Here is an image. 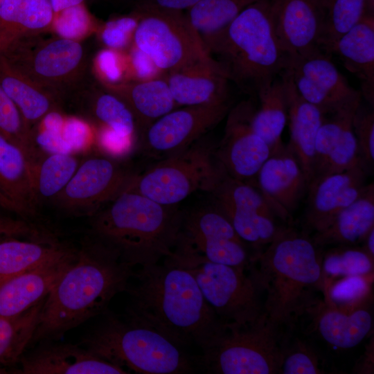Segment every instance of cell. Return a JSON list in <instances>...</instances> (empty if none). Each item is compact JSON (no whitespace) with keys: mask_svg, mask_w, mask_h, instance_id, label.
<instances>
[{"mask_svg":"<svg viewBox=\"0 0 374 374\" xmlns=\"http://www.w3.org/2000/svg\"><path fill=\"white\" fill-rule=\"evenodd\" d=\"M81 343L98 357L136 373L183 374L195 371V360L182 348L157 330L126 317L107 314Z\"/></svg>","mask_w":374,"mask_h":374,"instance_id":"obj_6","label":"cell"},{"mask_svg":"<svg viewBox=\"0 0 374 374\" xmlns=\"http://www.w3.org/2000/svg\"><path fill=\"white\" fill-rule=\"evenodd\" d=\"M274 30L287 57L322 50L323 14L319 0H271Z\"/></svg>","mask_w":374,"mask_h":374,"instance_id":"obj_19","label":"cell"},{"mask_svg":"<svg viewBox=\"0 0 374 374\" xmlns=\"http://www.w3.org/2000/svg\"><path fill=\"white\" fill-rule=\"evenodd\" d=\"M92 109L103 126L123 136H135L137 129L134 116L127 105L114 93L108 91L98 94Z\"/></svg>","mask_w":374,"mask_h":374,"instance_id":"obj_37","label":"cell"},{"mask_svg":"<svg viewBox=\"0 0 374 374\" xmlns=\"http://www.w3.org/2000/svg\"><path fill=\"white\" fill-rule=\"evenodd\" d=\"M75 249L52 235L40 239L4 240L0 242V283Z\"/></svg>","mask_w":374,"mask_h":374,"instance_id":"obj_28","label":"cell"},{"mask_svg":"<svg viewBox=\"0 0 374 374\" xmlns=\"http://www.w3.org/2000/svg\"><path fill=\"white\" fill-rule=\"evenodd\" d=\"M0 206L6 210L11 211L14 213H16L20 215L19 211L16 207V206L8 198H6L1 192H0Z\"/></svg>","mask_w":374,"mask_h":374,"instance_id":"obj_57","label":"cell"},{"mask_svg":"<svg viewBox=\"0 0 374 374\" xmlns=\"http://www.w3.org/2000/svg\"><path fill=\"white\" fill-rule=\"evenodd\" d=\"M280 76L288 102L290 138L287 146L299 161L309 185L313 176L316 136L324 114L301 97L285 73H282Z\"/></svg>","mask_w":374,"mask_h":374,"instance_id":"obj_23","label":"cell"},{"mask_svg":"<svg viewBox=\"0 0 374 374\" xmlns=\"http://www.w3.org/2000/svg\"><path fill=\"white\" fill-rule=\"evenodd\" d=\"M77 251L0 283V317H17L46 299L75 260Z\"/></svg>","mask_w":374,"mask_h":374,"instance_id":"obj_20","label":"cell"},{"mask_svg":"<svg viewBox=\"0 0 374 374\" xmlns=\"http://www.w3.org/2000/svg\"><path fill=\"white\" fill-rule=\"evenodd\" d=\"M95 141L106 156L119 159L132 152L136 139L123 136L109 127L101 125L95 134Z\"/></svg>","mask_w":374,"mask_h":374,"instance_id":"obj_46","label":"cell"},{"mask_svg":"<svg viewBox=\"0 0 374 374\" xmlns=\"http://www.w3.org/2000/svg\"><path fill=\"white\" fill-rule=\"evenodd\" d=\"M317 319V329L322 338L335 347L347 349L359 344L373 327V316L366 308L343 312L326 305Z\"/></svg>","mask_w":374,"mask_h":374,"instance_id":"obj_31","label":"cell"},{"mask_svg":"<svg viewBox=\"0 0 374 374\" xmlns=\"http://www.w3.org/2000/svg\"><path fill=\"white\" fill-rule=\"evenodd\" d=\"M256 105L243 100L227 114L223 138L217 145V156L227 175L248 182L256 179L271 149L255 132L252 116Z\"/></svg>","mask_w":374,"mask_h":374,"instance_id":"obj_16","label":"cell"},{"mask_svg":"<svg viewBox=\"0 0 374 374\" xmlns=\"http://www.w3.org/2000/svg\"><path fill=\"white\" fill-rule=\"evenodd\" d=\"M45 299L17 317H0V364H12L21 360L31 342Z\"/></svg>","mask_w":374,"mask_h":374,"instance_id":"obj_33","label":"cell"},{"mask_svg":"<svg viewBox=\"0 0 374 374\" xmlns=\"http://www.w3.org/2000/svg\"><path fill=\"white\" fill-rule=\"evenodd\" d=\"M93 24L91 15L82 3L55 13L51 26L58 37L78 41L91 32Z\"/></svg>","mask_w":374,"mask_h":374,"instance_id":"obj_41","label":"cell"},{"mask_svg":"<svg viewBox=\"0 0 374 374\" xmlns=\"http://www.w3.org/2000/svg\"><path fill=\"white\" fill-rule=\"evenodd\" d=\"M256 179V187L273 213L285 220L308 192L305 176L287 145L283 144L271 152Z\"/></svg>","mask_w":374,"mask_h":374,"instance_id":"obj_18","label":"cell"},{"mask_svg":"<svg viewBox=\"0 0 374 374\" xmlns=\"http://www.w3.org/2000/svg\"><path fill=\"white\" fill-rule=\"evenodd\" d=\"M374 228V186L367 184L361 195L340 211L312 238L318 246L350 245L364 240Z\"/></svg>","mask_w":374,"mask_h":374,"instance_id":"obj_27","label":"cell"},{"mask_svg":"<svg viewBox=\"0 0 374 374\" xmlns=\"http://www.w3.org/2000/svg\"><path fill=\"white\" fill-rule=\"evenodd\" d=\"M139 20V14L134 11L132 15L121 17L105 24L101 30V39L109 48H125L134 37Z\"/></svg>","mask_w":374,"mask_h":374,"instance_id":"obj_45","label":"cell"},{"mask_svg":"<svg viewBox=\"0 0 374 374\" xmlns=\"http://www.w3.org/2000/svg\"><path fill=\"white\" fill-rule=\"evenodd\" d=\"M177 241L213 262L245 268L249 265L247 244L213 203L184 211Z\"/></svg>","mask_w":374,"mask_h":374,"instance_id":"obj_13","label":"cell"},{"mask_svg":"<svg viewBox=\"0 0 374 374\" xmlns=\"http://www.w3.org/2000/svg\"><path fill=\"white\" fill-rule=\"evenodd\" d=\"M337 55L348 71L359 80L361 94L374 105V16L364 15L334 44Z\"/></svg>","mask_w":374,"mask_h":374,"instance_id":"obj_24","label":"cell"},{"mask_svg":"<svg viewBox=\"0 0 374 374\" xmlns=\"http://www.w3.org/2000/svg\"><path fill=\"white\" fill-rule=\"evenodd\" d=\"M366 240V250H364L373 259L374 256V228H373L365 239Z\"/></svg>","mask_w":374,"mask_h":374,"instance_id":"obj_55","label":"cell"},{"mask_svg":"<svg viewBox=\"0 0 374 374\" xmlns=\"http://www.w3.org/2000/svg\"><path fill=\"white\" fill-rule=\"evenodd\" d=\"M256 96L259 106L253 112L252 125L271 152L283 144L282 133L287 119V96L282 77L260 89Z\"/></svg>","mask_w":374,"mask_h":374,"instance_id":"obj_30","label":"cell"},{"mask_svg":"<svg viewBox=\"0 0 374 374\" xmlns=\"http://www.w3.org/2000/svg\"><path fill=\"white\" fill-rule=\"evenodd\" d=\"M204 44L229 81L251 96L279 77L287 61L274 30L271 0L250 4Z\"/></svg>","mask_w":374,"mask_h":374,"instance_id":"obj_5","label":"cell"},{"mask_svg":"<svg viewBox=\"0 0 374 374\" xmlns=\"http://www.w3.org/2000/svg\"><path fill=\"white\" fill-rule=\"evenodd\" d=\"M134 268L87 234L75 260L46 297L30 343L57 339L104 313L112 299L125 292Z\"/></svg>","mask_w":374,"mask_h":374,"instance_id":"obj_2","label":"cell"},{"mask_svg":"<svg viewBox=\"0 0 374 374\" xmlns=\"http://www.w3.org/2000/svg\"><path fill=\"white\" fill-rule=\"evenodd\" d=\"M183 213L127 190L89 217L88 234L134 267L151 265L172 254Z\"/></svg>","mask_w":374,"mask_h":374,"instance_id":"obj_4","label":"cell"},{"mask_svg":"<svg viewBox=\"0 0 374 374\" xmlns=\"http://www.w3.org/2000/svg\"><path fill=\"white\" fill-rule=\"evenodd\" d=\"M66 118L60 113L53 110L46 114L40 121V129L62 133Z\"/></svg>","mask_w":374,"mask_h":374,"instance_id":"obj_53","label":"cell"},{"mask_svg":"<svg viewBox=\"0 0 374 374\" xmlns=\"http://www.w3.org/2000/svg\"><path fill=\"white\" fill-rule=\"evenodd\" d=\"M368 169L359 161L350 168L313 180L308 188L305 222L317 233L356 200L367 184Z\"/></svg>","mask_w":374,"mask_h":374,"instance_id":"obj_17","label":"cell"},{"mask_svg":"<svg viewBox=\"0 0 374 374\" xmlns=\"http://www.w3.org/2000/svg\"><path fill=\"white\" fill-rule=\"evenodd\" d=\"M0 133L19 147L31 161L37 154L33 132L0 84Z\"/></svg>","mask_w":374,"mask_h":374,"instance_id":"obj_39","label":"cell"},{"mask_svg":"<svg viewBox=\"0 0 374 374\" xmlns=\"http://www.w3.org/2000/svg\"><path fill=\"white\" fill-rule=\"evenodd\" d=\"M0 84L15 104L28 127L54 109L53 96L15 69L0 53Z\"/></svg>","mask_w":374,"mask_h":374,"instance_id":"obj_29","label":"cell"},{"mask_svg":"<svg viewBox=\"0 0 374 374\" xmlns=\"http://www.w3.org/2000/svg\"><path fill=\"white\" fill-rule=\"evenodd\" d=\"M17 37L11 33L0 31V52L4 50Z\"/></svg>","mask_w":374,"mask_h":374,"instance_id":"obj_56","label":"cell"},{"mask_svg":"<svg viewBox=\"0 0 374 374\" xmlns=\"http://www.w3.org/2000/svg\"><path fill=\"white\" fill-rule=\"evenodd\" d=\"M130 60L132 71L139 80L158 78L156 75L160 71L144 53L134 46L130 52Z\"/></svg>","mask_w":374,"mask_h":374,"instance_id":"obj_51","label":"cell"},{"mask_svg":"<svg viewBox=\"0 0 374 374\" xmlns=\"http://www.w3.org/2000/svg\"><path fill=\"white\" fill-rule=\"evenodd\" d=\"M98 73L105 83H118L123 76V66L118 54L112 48L100 51L96 58Z\"/></svg>","mask_w":374,"mask_h":374,"instance_id":"obj_49","label":"cell"},{"mask_svg":"<svg viewBox=\"0 0 374 374\" xmlns=\"http://www.w3.org/2000/svg\"><path fill=\"white\" fill-rule=\"evenodd\" d=\"M128 284L126 318L148 326L178 346H202L221 321L205 301L192 274L165 258L140 267Z\"/></svg>","mask_w":374,"mask_h":374,"instance_id":"obj_1","label":"cell"},{"mask_svg":"<svg viewBox=\"0 0 374 374\" xmlns=\"http://www.w3.org/2000/svg\"><path fill=\"white\" fill-rule=\"evenodd\" d=\"M202 0H135V10L154 8L169 10H188Z\"/></svg>","mask_w":374,"mask_h":374,"instance_id":"obj_52","label":"cell"},{"mask_svg":"<svg viewBox=\"0 0 374 374\" xmlns=\"http://www.w3.org/2000/svg\"><path fill=\"white\" fill-rule=\"evenodd\" d=\"M134 11L139 14L133 37L134 46L160 71L170 73L212 59L183 11L154 8Z\"/></svg>","mask_w":374,"mask_h":374,"instance_id":"obj_10","label":"cell"},{"mask_svg":"<svg viewBox=\"0 0 374 374\" xmlns=\"http://www.w3.org/2000/svg\"><path fill=\"white\" fill-rule=\"evenodd\" d=\"M319 360L315 353L304 344L298 343L287 349L285 345L279 374L322 373Z\"/></svg>","mask_w":374,"mask_h":374,"instance_id":"obj_44","label":"cell"},{"mask_svg":"<svg viewBox=\"0 0 374 374\" xmlns=\"http://www.w3.org/2000/svg\"><path fill=\"white\" fill-rule=\"evenodd\" d=\"M6 373L7 372H6L5 369L0 368V373Z\"/></svg>","mask_w":374,"mask_h":374,"instance_id":"obj_59","label":"cell"},{"mask_svg":"<svg viewBox=\"0 0 374 374\" xmlns=\"http://www.w3.org/2000/svg\"><path fill=\"white\" fill-rule=\"evenodd\" d=\"M55 13L72 6L82 3L84 0H49Z\"/></svg>","mask_w":374,"mask_h":374,"instance_id":"obj_54","label":"cell"},{"mask_svg":"<svg viewBox=\"0 0 374 374\" xmlns=\"http://www.w3.org/2000/svg\"><path fill=\"white\" fill-rule=\"evenodd\" d=\"M307 235L278 228L265 248L250 256L247 270L260 289L265 312L283 328L310 312L323 291V256Z\"/></svg>","mask_w":374,"mask_h":374,"instance_id":"obj_3","label":"cell"},{"mask_svg":"<svg viewBox=\"0 0 374 374\" xmlns=\"http://www.w3.org/2000/svg\"><path fill=\"white\" fill-rule=\"evenodd\" d=\"M364 15L374 16V0H364Z\"/></svg>","mask_w":374,"mask_h":374,"instance_id":"obj_58","label":"cell"},{"mask_svg":"<svg viewBox=\"0 0 374 374\" xmlns=\"http://www.w3.org/2000/svg\"><path fill=\"white\" fill-rule=\"evenodd\" d=\"M132 112L140 134L154 121L179 107L166 78H155L127 83H104Z\"/></svg>","mask_w":374,"mask_h":374,"instance_id":"obj_26","label":"cell"},{"mask_svg":"<svg viewBox=\"0 0 374 374\" xmlns=\"http://www.w3.org/2000/svg\"><path fill=\"white\" fill-rule=\"evenodd\" d=\"M0 53L15 69L50 93L53 87L75 75L84 55L78 41L58 37L39 42L25 34Z\"/></svg>","mask_w":374,"mask_h":374,"instance_id":"obj_12","label":"cell"},{"mask_svg":"<svg viewBox=\"0 0 374 374\" xmlns=\"http://www.w3.org/2000/svg\"><path fill=\"white\" fill-rule=\"evenodd\" d=\"M323 14L321 48L331 55L336 42L364 16V0H319Z\"/></svg>","mask_w":374,"mask_h":374,"instance_id":"obj_35","label":"cell"},{"mask_svg":"<svg viewBox=\"0 0 374 374\" xmlns=\"http://www.w3.org/2000/svg\"><path fill=\"white\" fill-rule=\"evenodd\" d=\"M330 57L323 50L287 57L283 71L291 79L301 97L324 114L362 96L359 91L350 85Z\"/></svg>","mask_w":374,"mask_h":374,"instance_id":"obj_15","label":"cell"},{"mask_svg":"<svg viewBox=\"0 0 374 374\" xmlns=\"http://www.w3.org/2000/svg\"><path fill=\"white\" fill-rule=\"evenodd\" d=\"M33 141L36 148L37 145L44 152L73 154L62 133L39 129L37 134H33Z\"/></svg>","mask_w":374,"mask_h":374,"instance_id":"obj_50","label":"cell"},{"mask_svg":"<svg viewBox=\"0 0 374 374\" xmlns=\"http://www.w3.org/2000/svg\"><path fill=\"white\" fill-rule=\"evenodd\" d=\"M353 130L359 158L369 170L374 161V112L371 106L359 104L353 118Z\"/></svg>","mask_w":374,"mask_h":374,"instance_id":"obj_42","label":"cell"},{"mask_svg":"<svg viewBox=\"0 0 374 374\" xmlns=\"http://www.w3.org/2000/svg\"><path fill=\"white\" fill-rule=\"evenodd\" d=\"M62 134L73 153L85 151L95 141L91 127L75 117L66 118Z\"/></svg>","mask_w":374,"mask_h":374,"instance_id":"obj_47","label":"cell"},{"mask_svg":"<svg viewBox=\"0 0 374 374\" xmlns=\"http://www.w3.org/2000/svg\"><path fill=\"white\" fill-rule=\"evenodd\" d=\"M217 145L205 135L136 175L127 190L164 205H179L196 192L211 193L228 175L217 156Z\"/></svg>","mask_w":374,"mask_h":374,"instance_id":"obj_8","label":"cell"},{"mask_svg":"<svg viewBox=\"0 0 374 374\" xmlns=\"http://www.w3.org/2000/svg\"><path fill=\"white\" fill-rule=\"evenodd\" d=\"M24 374H125L114 364L79 345L48 344L21 358Z\"/></svg>","mask_w":374,"mask_h":374,"instance_id":"obj_21","label":"cell"},{"mask_svg":"<svg viewBox=\"0 0 374 374\" xmlns=\"http://www.w3.org/2000/svg\"><path fill=\"white\" fill-rule=\"evenodd\" d=\"M50 235L30 221L24 219L16 220L0 215V242L18 237L40 239Z\"/></svg>","mask_w":374,"mask_h":374,"instance_id":"obj_48","label":"cell"},{"mask_svg":"<svg viewBox=\"0 0 374 374\" xmlns=\"http://www.w3.org/2000/svg\"><path fill=\"white\" fill-rule=\"evenodd\" d=\"M80 162L73 154L46 153L39 150L31 161L38 204L52 201L72 178Z\"/></svg>","mask_w":374,"mask_h":374,"instance_id":"obj_32","label":"cell"},{"mask_svg":"<svg viewBox=\"0 0 374 374\" xmlns=\"http://www.w3.org/2000/svg\"><path fill=\"white\" fill-rule=\"evenodd\" d=\"M166 79L178 106L231 103L230 81L213 58L168 73Z\"/></svg>","mask_w":374,"mask_h":374,"instance_id":"obj_22","label":"cell"},{"mask_svg":"<svg viewBox=\"0 0 374 374\" xmlns=\"http://www.w3.org/2000/svg\"><path fill=\"white\" fill-rule=\"evenodd\" d=\"M364 276H345L334 283H324L326 305L343 312L360 308L371 292L370 283Z\"/></svg>","mask_w":374,"mask_h":374,"instance_id":"obj_38","label":"cell"},{"mask_svg":"<svg viewBox=\"0 0 374 374\" xmlns=\"http://www.w3.org/2000/svg\"><path fill=\"white\" fill-rule=\"evenodd\" d=\"M55 12L49 0H21L17 28L21 35L44 29L51 25Z\"/></svg>","mask_w":374,"mask_h":374,"instance_id":"obj_43","label":"cell"},{"mask_svg":"<svg viewBox=\"0 0 374 374\" xmlns=\"http://www.w3.org/2000/svg\"><path fill=\"white\" fill-rule=\"evenodd\" d=\"M258 0H202L186 16L203 42L225 28L250 4Z\"/></svg>","mask_w":374,"mask_h":374,"instance_id":"obj_34","label":"cell"},{"mask_svg":"<svg viewBox=\"0 0 374 374\" xmlns=\"http://www.w3.org/2000/svg\"><path fill=\"white\" fill-rule=\"evenodd\" d=\"M231 109V103L175 109L151 123L141 134V143L148 154L161 159L171 156L204 136Z\"/></svg>","mask_w":374,"mask_h":374,"instance_id":"obj_14","label":"cell"},{"mask_svg":"<svg viewBox=\"0 0 374 374\" xmlns=\"http://www.w3.org/2000/svg\"><path fill=\"white\" fill-rule=\"evenodd\" d=\"M166 258L192 274L221 321L249 323L265 312L262 293L247 268L211 262L179 242Z\"/></svg>","mask_w":374,"mask_h":374,"instance_id":"obj_9","label":"cell"},{"mask_svg":"<svg viewBox=\"0 0 374 374\" xmlns=\"http://www.w3.org/2000/svg\"><path fill=\"white\" fill-rule=\"evenodd\" d=\"M282 332L265 312L249 323L222 322L195 364L209 373H278L286 345Z\"/></svg>","mask_w":374,"mask_h":374,"instance_id":"obj_7","label":"cell"},{"mask_svg":"<svg viewBox=\"0 0 374 374\" xmlns=\"http://www.w3.org/2000/svg\"><path fill=\"white\" fill-rule=\"evenodd\" d=\"M136 175L118 159L92 157L80 162L72 178L52 201L69 215L91 217L127 190Z\"/></svg>","mask_w":374,"mask_h":374,"instance_id":"obj_11","label":"cell"},{"mask_svg":"<svg viewBox=\"0 0 374 374\" xmlns=\"http://www.w3.org/2000/svg\"><path fill=\"white\" fill-rule=\"evenodd\" d=\"M373 259L364 251L357 249H338L323 256V278L366 276L373 270Z\"/></svg>","mask_w":374,"mask_h":374,"instance_id":"obj_40","label":"cell"},{"mask_svg":"<svg viewBox=\"0 0 374 374\" xmlns=\"http://www.w3.org/2000/svg\"><path fill=\"white\" fill-rule=\"evenodd\" d=\"M5 0H0V6Z\"/></svg>","mask_w":374,"mask_h":374,"instance_id":"obj_60","label":"cell"},{"mask_svg":"<svg viewBox=\"0 0 374 374\" xmlns=\"http://www.w3.org/2000/svg\"><path fill=\"white\" fill-rule=\"evenodd\" d=\"M0 192L30 221L37 215L31 161L17 145L0 133Z\"/></svg>","mask_w":374,"mask_h":374,"instance_id":"obj_25","label":"cell"},{"mask_svg":"<svg viewBox=\"0 0 374 374\" xmlns=\"http://www.w3.org/2000/svg\"><path fill=\"white\" fill-rule=\"evenodd\" d=\"M362 96H358L335 112L324 114L315 140L312 178L337 145L346 130L352 127L354 114L362 103Z\"/></svg>","mask_w":374,"mask_h":374,"instance_id":"obj_36","label":"cell"}]
</instances>
